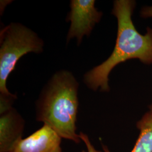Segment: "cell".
I'll return each mask as SVG.
<instances>
[{"label": "cell", "mask_w": 152, "mask_h": 152, "mask_svg": "<svg viewBox=\"0 0 152 152\" xmlns=\"http://www.w3.org/2000/svg\"><path fill=\"white\" fill-rule=\"evenodd\" d=\"M135 5V1L132 0L114 1L112 14L118 23L115 45L107 60L83 76V82L88 88L109 92L110 73L127 60L136 59L145 64H152V28H148L144 34L137 31L132 20Z\"/></svg>", "instance_id": "1"}, {"label": "cell", "mask_w": 152, "mask_h": 152, "mask_svg": "<svg viewBox=\"0 0 152 152\" xmlns=\"http://www.w3.org/2000/svg\"><path fill=\"white\" fill-rule=\"evenodd\" d=\"M79 83L68 71L55 73L36 102V120L51 127L63 139L81 142L77 134Z\"/></svg>", "instance_id": "2"}, {"label": "cell", "mask_w": 152, "mask_h": 152, "mask_svg": "<svg viewBox=\"0 0 152 152\" xmlns=\"http://www.w3.org/2000/svg\"><path fill=\"white\" fill-rule=\"evenodd\" d=\"M43 40L32 30L19 23H11L0 32V94L11 95L6 87L8 77L17 62L29 53H41Z\"/></svg>", "instance_id": "3"}, {"label": "cell", "mask_w": 152, "mask_h": 152, "mask_svg": "<svg viewBox=\"0 0 152 152\" xmlns=\"http://www.w3.org/2000/svg\"><path fill=\"white\" fill-rule=\"evenodd\" d=\"M94 0H72L71 11L66 21L71 22L67 35V43L72 38H76L78 45L82 38L88 36L95 26L101 20L103 13L95 7Z\"/></svg>", "instance_id": "4"}, {"label": "cell", "mask_w": 152, "mask_h": 152, "mask_svg": "<svg viewBox=\"0 0 152 152\" xmlns=\"http://www.w3.org/2000/svg\"><path fill=\"white\" fill-rule=\"evenodd\" d=\"M61 139L51 127L44 125L26 138L19 139L11 152H62Z\"/></svg>", "instance_id": "5"}, {"label": "cell", "mask_w": 152, "mask_h": 152, "mask_svg": "<svg viewBox=\"0 0 152 152\" xmlns=\"http://www.w3.org/2000/svg\"><path fill=\"white\" fill-rule=\"evenodd\" d=\"M0 115V152H11L22 138L25 121L13 108Z\"/></svg>", "instance_id": "6"}, {"label": "cell", "mask_w": 152, "mask_h": 152, "mask_svg": "<svg viewBox=\"0 0 152 152\" xmlns=\"http://www.w3.org/2000/svg\"><path fill=\"white\" fill-rule=\"evenodd\" d=\"M140 134L130 152H152V116L146 113L137 123ZM103 152H110L108 147L102 145Z\"/></svg>", "instance_id": "7"}, {"label": "cell", "mask_w": 152, "mask_h": 152, "mask_svg": "<svg viewBox=\"0 0 152 152\" xmlns=\"http://www.w3.org/2000/svg\"><path fill=\"white\" fill-rule=\"evenodd\" d=\"M16 99L15 95H0V114H2L12 108V105Z\"/></svg>", "instance_id": "8"}, {"label": "cell", "mask_w": 152, "mask_h": 152, "mask_svg": "<svg viewBox=\"0 0 152 152\" xmlns=\"http://www.w3.org/2000/svg\"><path fill=\"white\" fill-rule=\"evenodd\" d=\"M79 135L80 137V139H81L82 141H83L87 149V152H102L100 151L96 150L95 147H94V145H92L91 142V141L90 140V139L88 137V136H87L86 134H85V133L80 132V133L79 134Z\"/></svg>", "instance_id": "9"}, {"label": "cell", "mask_w": 152, "mask_h": 152, "mask_svg": "<svg viewBox=\"0 0 152 152\" xmlns=\"http://www.w3.org/2000/svg\"><path fill=\"white\" fill-rule=\"evenodd\" d=\"M140 16L144 18H152V6L142 7L140 11Z\"/></svg>", "instance_id": "10"}, {"label": "cell", "mask_w": 152, "mask_h": 152, "mask_svg": "<svg viewBox=\"0 0 152 152\" xmlns=\"http://www.w3.org/2000/svg\"><path fill=\"white\" fill-rule=\"evenodd\" d=\"M148 108H149V110L147 112V113L148 114H149L152 116V104L151 105L149 106Z\"/></svg>", "instance_id": "11"}]
</instances>
